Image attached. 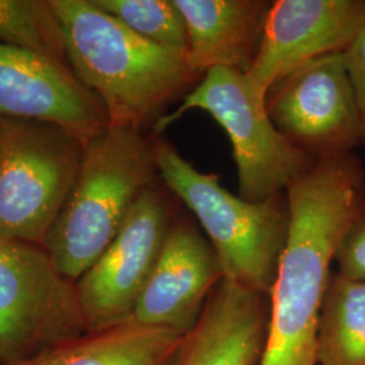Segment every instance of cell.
I'll return each instance as SVG.
<instances>
[{"label": "cell", "instance_id": "cell-1", "mask_svg": "<svg viewBox=\"0 0 365 365\" xmlns=\"http://www.w3.org/2000/svg\"><path fill=\"white\" fill-rule=\"evenodd\" d=\"M289 227L271 291V318L259 365H317V330L330 265L365 196L353 153L322 157L286 188Z\"/></svg>", "mask_w": 365, "mask_h": 365}, {"label": "cell", "instance_id": "cell-2", "mask_svg": "<svg viewBox=\"0 0 365 365\" xmlns=\"http://www.w3.org/2000/svg\"><path fill=\"white\" fill-rule=\"evenodd\" d=\"M66 61L105 106L110 123L143 129L202 76L185 54L135 34L92 0H51Z\"/></svg>", "mask_w": 365, "mask_h": 365}, {"label": "cell", "instance_id": "cell-3", "mask_svg": "<svg viewBox=\"0 0 365 365\" xmlns=\"http://www.w3.org/2000/svg\"><path fill=\"white\" fill-rule=\"evenodd\" d=\"M157 179L152 143L143 129L110 123L87 141L71 194L42 244L57 269L76 283Z\"/></svg>", "mask_w": 365, "mask_h": 365}, {"label": "cell", "instance_id": "cell-4", "mask_svg": "<svg viewBox=\"0 0 365 365\" xmlns=\"http://www.w3.org/2000/svg\"><path fill=\"white\" fill-rule=\"evenodd\" d=\"M150 143L158 179L194 212L221 261L223 279L271 295L287 241V196L250 202L223 188L217 175L196 170L158 135Z\"/></svg>", "mask_w": 365, "mask_h": 365}, {"label": "cell", "instance_id": "cell-5", "mask_svg": "<svg viewBox=\"0 0 365 365\" xmlns=\"http://www.w3.org/2000/svg\"><path fill=\"white\" fill-rule=\"evenodd\" d=\"M86 143L39 120H0V237L41 245L76 180Z\"/></svg>", "mask_w": 365, "mask_h": 365}, {"label": "cell", "instance_id": "cell-6", "mask_svg": "<svg viewBox=\"0 0 365 365\" xmlns=\"http://www.w3.org/2000/svg\"><path fill=\"white\" fill-rule=\"evenodd\" d=\"M202 110L227 133L233 146L240 196L262 202L283 194L288 184L313 164L276 129L267 113L265 99L252 88L247 73L229 69H210L194 90L184 95L182 105L164 114L153 125L155 134L191 111Z\"/></svg>", "mask_w": 365, "mask_h": 365}, {"label": "cell", "instance_id": "cell-7", "mask_svg": "<svg viewBox=\"0 0 365 365\" xmlns=\"http://www.w3.org/2000/svg\"><path fill=\"white\" fill-rule=\"evenodd\" d=\"M88 333L75 282L41 245L0 237V365H24Z\"/></svg>", "mask_w": 365, "mask_h": 365}, {"label": "cell", "instance_id": "cell-8", "mask_svg": "<svg viewBox=\"0 0 365 365\" xmlns=\"http://www.w3.org/2000/svg\"><path fill=\"white\" fill-rule=\"evenodd\" d=\"M175 199L157 182L148 187L113 242L75 283L88 333L130 319L175 222Z\"/></svg>", "mask_w": 365, "mask_h": 365}, {"label": "cell", "instance_id": "cell-9", "mask_svg": "<svg viewBox=\"0 0 365 365\" xmlns=\"http://www.w3.org/2000/svg\"><path fill=\"white\" fill-rule=\"evenodd\" d=\"M267 113L291 144L314 160L352 153L360 120L344 52L314 58L267 93Z\"/></svg>", "mask_w": 365, "mask_h": 365}, {"label": "cell", "instance_id": "cell-10", "mask_svg": "<svg viewBox=\"0 0 365 365\" xmlns=\"http://www.w3.org/2000/svg\"><path fill=\"white\" fill-rule=\"evenodd\" d=\"M364 27L365 0L274 1L247 72L252 88L267 101L280 78L314 58L345 52Z\"/></svg>", "mask_w": 365, "mask_h": 365}, {"label": "cell", "instance_id": "cell-11", "mask_svg": "<svg viewBox=\"0 0 365 365\" xmlns=\"http://www.w3.org/2000/svg\"><path fill=\"white\" fill-rule=\"evenodd\" d=\"M54 123L84 143L110 125L105 106L66 61L0 43V120Z\"/></svg>", "mask_w": 365, "mask_h": 365}, {"label": "cell", "instance_id": "cell-12", "mask_svg": "<svg viewBox=\"0 0 365 365\" xmlns=\"http://www.w3.org/2000/svg\"><path fill=\"white\" fill-rule=\"evenodd\" d=\"M223 277L209 238L190 218L175 220L129 321L187 336Z\"/></svg>", "mask_w": 365, "mask_h": 365}, {"label": "cell", "instance_id": "cell-13", "mask_svg": "<svg viewBox=\"0 0 365 365\" xmlns=\"http://www.w3.org/2000/svg\"><path fill=\"white\" fill-rule=\"evenodd\" d=\"M269 318V295L223 279L185 336L179 365L260 364Z\"/></svg>", "mask_w": 365, "mask_h": 365}, {"label": "cell", "instance_id": "cell-14", "mask_svg": "<svg viewBox=\"0 0 365 365\" xmlns=\"http://www.w3.org/2000/svg\"><path fill=\"white\" fill-rule=\"evenodd\" d=\"M188 36L187 64L205 75L214 68L247 73L272 6L265 0H173Z\"/></svg>", "mask_w": 365, "mask_h": 365}, {"label": "cell", "instance_id": "cell-15", "mask_svg": "<svg viewBox=\"0 0 365 365\" xmlns=\"http://www.w3.org/2000/svg\"><path fill=\"white\" fill-rule=\"evenodd\" d=\"M185 336L130 321L86 336L24 365H179Z\"/></svg>", "mask_w": 365, "mask_h": 365}, {"label": "cell", "instance_id": "cell-16", "mask_svg": "<svg viewBox=\"0 0 365 365\" xmlns=\"http://www.w3.org/2000/svg\"><path fill=\"white\" fill-rule=\"evenodd\" d=\"M317 365H365V283L331 272L322 300Z\"/></svg>", "mask_w": 365, "mask_h": 365}, {"label": "cell", "instance_id": "cell-17", "mask_svg": "<svg viewBox=\"0 0 365 365\" xmlns=\"http://www.w3.org/2000/svg\"><path fill=\"white\" fill-rule=\"evenodd\" d=\"M0 43L68 63L51 0H0Z\"/></svg>", "mask_w": 365, "mask_h": 365}, {"label": "cell", "instance_id": "cell-18", "mask_svg": "<svg viewBox=\"0 0 365 365\" xmlns=\"http://www.w3.org/2000/svg\"><path fill=\"white\" fill-rule=\"evenodd\" d=\"M101 10L163 48L187 54L188 36L173 0H92Z\"/></svg>", "mask_w": 365, "mask_h": 365}, {"label": "cell", "instance_id": "cell-19", "mask_svg": "<svg viewBox=\"0 0 365 365\" xmlns=\"http://www.w3.org/2000/svg\"><path fill=\"white\" fill-rule=\"evenodd\" d=\"M334 261L339 274L365 283V196L339 242Z\"/></svg>", "mask_w": 365, "mask_h": 365}, {"label": "cell", "instance_id": "cell-20", "mask_svg": "<svg viewBox=\"0 0 365 365\" xmlns=\"http://www.w3.org/2000/svg\"><path fill=\"white\" fill-rule=\"evenodd\" d=\"M360 120V145L365 146V27L344 52Z\"/></svg>", "mask_w": 365, "mask_h": 365}]
</instances>
